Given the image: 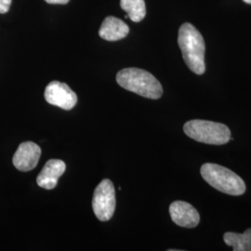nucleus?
Returning a JSON list of instances; mask_svg holds the SVG:
<instances>
[{
	"mask_svg": "<svg viewBox=\"0 0 251 251\" xmlns=\"http://www.w3.org/2000/svg\"><path fill=\"white\" fill-rule=\"evenodd\" d=\"M41 156V148L33 142H25L20 144L14 153L12 162L20 171H32L36 168Z\"/></svg>",
	"mask_w": 251,
	"mask_h": 251,
	"instance_id": "obj_7",
	"label": "nucleus"
},
{
	"mask_svg": "<svg viewBox=\"0 0 251 251\" xmlns=\"http://www.w3.org/2000/svg\"><path fill=\"white\" fill-rule=\"evenodd\" d=\"M120 7L134 23L142 22L146 15L144 0H120Z\"/></svg>",
	"mask_w": 251,
	"mask_h": 251,
	"instance_id": "obj_12",
	"label": "nucleus"
},
{
	"mask_svg": "<svg viewBox=\"0 0 251 251\" xmlns=\"http://www.w3.org/2000/svg\"><path fill=\"white\" fill-rule=\"evenodd\" d=\"M178 44L189 69L198 75H203L206 71V45L201 33L193 25L184 23L179 27Z\"/></svg>",
	"mask_w": 251,
	"mask_h": 251,
	"instance_id": "obj_1",
	"label": "nucleus"
},
{
	"mask_svg": "<svg viewBox=\"0 0 251 251\" xmlns=\"http://www.w3.org/2000/svg\"><path fill=\"white\" fill-rule=\"evenodd\" d=\"M117 82L123 89L147 99L157 100L163 95V88L151 73L140 68H125L117 73Z\"/></svg>",
	"mask_w": 251,
	"mask_h": 251,
	"instance_id": "obj_2",
	"label": "nucleus"
},
{
	"mask_svg": "<svg viewBox=\"0 0 251 251\" xmlns=\"http://www.w3.org/2000/svg\"><path fill=\"white\" fill-rule=\"evenodd\" d=\"M202 178L213 188L229 196H242L247 186L244 179L233 171L214 163H205L200 169Z\"/></svg>",
	"mask_w": 251,
	"mask_h": 251,
	"instance_id": "obj_3",
	"label": "nucleus"
},
{
	"mask_svg": "<svg viewBox=\"0 0 251 251\" xmlns=\"http://www.w3.org/2000/svg\"><path fill=\"white\" fill-rule=\"evenodd\" d=\"M45 100L50 104L62 108L63 110H71L77 102V96L69 86L60 81H51L46 87Z\"/></svg>",
	"mask_w": 251,
	"mask_h": 251,
	"instance_id": "obj_6",
	"label": "nucleus"
},
{
	"mask_svg": "<svg viewBox=\"0 0 251 251\" xmlns=\"http://www.w3.org/2000/svg\"><path fill=\"white\" fill-rule=\"evenodd\" d=\"M47 3L49 4H61V5H64L67 4L70 0H45Z\"/></svg>",
	"mask_w": 251,
	"mask_h": 251,
	"instance_id": "obj_14",
	"label": "nucleus"
},
{
	"mask_svg": "<svg viewBox=\"0 0 251 251\" xmlns=\"http://www.w3.org/2000/svg\"><path fill=\"white\" fill-rule=\"evenodd\" d=\"M244 2H246V3H248V4H251V0H243Z\"/></svg>",
	"mask_w": 251,
	"mask_h": 251,
	"instance_id": "obj_15",
	"label": "nucleus"
},
{
	"mask_svg": "<svg viewBox=\"0 0 251 251\" xmlns=\"http://www.w3.org/2000/svg\"><path fill=\"white\" fill-rule=\"evenodd\" d=\"M171 220L175 225L184 228H195L200 223L197 208L185 201H174L170 206Z\"/></svg>",
	"mask_w": 251,
	"mask_h": 251,
	"instance_id": "obj_8",
	"label": "nucleus"
},
{
	"mask_svg": "<svg viewBox=\"0 0 251 251\" xmlns=\"http://www.w3.org/2000/svg\"><path fill=\"white\" fill-rule=\"evenodd\" d=\"M65 170L66 165L63 160H49L36 178L37 185L46 190H52L57 186L58 179L64 173Z\"/></svg>",
	"mask_w": 251,
	"mask_h": 251,
	"instance_id": "obj_9",
	"label": "nucleus"
},
{
	"mask_svg": "<svg viewBox=\"0 0 251 251\" xmlns=\"http://www.w3.org/2000/svg\"><path fill=\"white\" fill-rule=\"evenodd\" d=\"M189 138L202 144L224 145L231 141V130L227 126L208 120L193 119L183 126Z\"/></svg>",
	"mask_w": 251,
	"mask_h": 251,
	"instance_id": "obj_4",
	"label": "nucleus"
},
{
	"mask_svg": "<svg viewBox=\"0 0 251 251\" xmlns=\"http://www.w3.org/2000/svg\"><path fill=\"white\" fill-rule=\"evenodd\" d=\"M224 241L233 251H251V228L243 233L227 232L224 234Z\"/></svg>",
	"mask_w": 251,
	"mask_h": 251,
	"instance_id": "obj_11",
	"label": "nucleus"
},
{
	"mask_svg": "<svg viewBox=\"0 0 251 251\" xmlns=\"http://www.w3.org/2000/svg\"><path fill=\"white\" fill-rule=\"evenodd\" d=\"M12 0H0V14H5L9 10Z\"/></svg>",
	"mask_w": 251,
	"mask_h": 251,
	"instance_id": "obj_13",
	"label": "nucleus"
},
{
	"mask_svg": "<svg viewBox=\"0 0 251 251\" xmlns=\"http://www.w3.org/2000/svg\"><path fill=\"white\" fill-rule=\"evenodd\" d=\"M116 206L115 186L110 179H102L93 194L92 208L94 214L100 222H107L114 215Z\"/></svg>",
	"mask_w": 251,
	"mask_h": 251,
	"instance_id": "obj_5",
	"label": "nucleus"
},
{
	"mask_svg": "<svg viewBox=\"0 0 251 251\" xmlns=\"http://www.w3.org/2000/svg\"><path fill=\"white\" fill-rule=\"evenodd\" d=\"M129 33V27L120 19L108 16L104 19L100 28L99 35L107 41H118L125 38Z\"/></svg>",
	"mask_w": 251,
	"mask_h": 251,
	"instance_id": "obj_10",
	"label": "nucleus"
}]
</instances>
